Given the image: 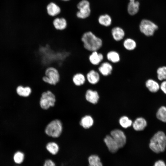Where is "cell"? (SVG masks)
<instances>
[{"label":"cell","mask_w":166,"mask_h":166,"mask_svg":"<svg viewBox=\"0 0 166 166\" xmlns=\"http://www.w3.org/2000/svg\"><path fill=\"white\" fill-rule=\"evenodd\" d=\"M81 41L84 48L91 52L97 51L102 45L101 39L96 36L91 31L84 32L81 36Z\"/></svg>","instance_id":"6da1fadb"},{"label":"cell","mask_w":166,"mask_h":166,"mask_svg":"<svg viewBox=\"0 0 166 166\" xmlns=\"http://www.w3.org/2000/svg\"><path fill=\"white\" fill-rule=\"evenodd\" d=\"M150 149L156 153L164 152L166 149V135L160 130L155 133L150 138L149 143Z\"/></svg>","instance_id":"7a4b0ae2"},{"label":"cell","mask_w":166,"mask_h":166,"mask_svg":"<svg viewBox=\"0 0 166 166\" xmlns=\"http://www.w3.org/2000/svg\"><path fill=\"white\" fill-rule=\"evenodd\" d=\"M45 74L42 80L46 84L55 85L60 81V73L58 70L54 67L51 66L47 68L45 71Z\"/></svg>","instance_id":"3957f363"},{"label":"cell","mask_w":166,"mask_h":166,"mask_svg":"<svg viewBox=\"0 0 166 166\" xmlns=\"http://www.w3.org/2000/svg\"><path fill=\"white\" fill-rule=\"evenodd\" d=\"M63 130L62 124L58 119H55L50 122L46 126L45 132L48 136L53 138L59 137Z\"/></svg>","instance_id":"277c9868"},{"label":"cell","mask_w":166,"mask_h":166,"mask_svg":"<svg viewBox=\"0 0 166 166\" xmlns=\"http://www.w3.org/2000/svg\"><path fill=\"white\" fill-rule=\"evenodd\" d=\"M56 101L55 96L53 92L49 90L43 91L40 97V106L43 109L47 110L54 105Z\"/></svg>","instance_id":"5b68a950"},{"label":"cell","mask_w":166,"mask_h":166,"mask_svg":"<svg viewBox=\"0 0 166 166\" xmlns=\"http://www.w3.org/2000/svg\"><path fill=\"white\" fill-rule=\"evenodd\" d=\"M140 31L147 36H152L158 29V26L152 22L147 19L142 20L140 24Z\"/></svg>","instance_id":"8992f818"},{"label":"cell","mask_w":166,"mask_h":166,"mask_svg":"<svg viewBox=\"0 0 166 166\" xmlns=\"http://www.w3.org/2000/svg\"><path fill=\"white\" fill-rule=\"evenodd\" d=\"M78 11L76 16L80 19H84L88 17L90 15L91 10L89 2L87 0H82L77 5Z\"/></svg>","instance_id":"52a82bcc"},{"label":"cell","mask_w":166,"mask_h":166,"mask_svg":"<svg viewBox=\"0 0 166 166\" xmlns=\"http://www.w3.org/2000/svg\"><path fill=\"white\" fill-rule=\"evenodd\" d=\"M110 134L119 148L124 146L126 143V137L122 131L119 129H115L111 132Z\"/></svg>","instance_id":"ba28073f"},{"label":"cell","mask_w":166,"mask_h":166,"mask_svg":"<svg viewBox=\"0 0 166 166\" xmlns=\"http://www.w3.org/2000/svg\"><path fill=\"white\" fill-rule=\"evenodd\" d=\"M52 25L55 30L63 31L67 28L68 24L66 20L64 18H56L53 20Z\"/></svg>","instance_id":"9c48e42d"},{"label":"cell","mask_w":166,"mask_h":166,"mask_svg":"<svg viewBox=\"0 0 166 166\" xmlns=\"http://www.w3.org/2000/svg\"><path fill=\"white\" fill-rule=\"evenodd\" d=\"M104 141L109 151L111 153L116 152L119 148L117 143L111 136H106Z\"/></svg>","instance_id":"30bf717a"},{"label":"cell","mask_w":166,"mask_h":166,"mask_svg":"<svg viewBox=\"0 0 166 166\" xmlns=\"http://www.w3.org/2000/svg\"><path fill=\"white\" fill-rule=\"evenodd\" d=\"M86 81L91 85H95L99 81L100 77L98 72L93 69L89 70L85 75Z\"/></svg>","instance_id":"8fae6325"},{"label":"cell","mask_w":166,"mask_h":166,"mask_svg":"<svg viewBox=\"0 0 166 166\" xmlns=\"http://www.w3.org/2000/svg\"><path fill=\"white\" fill-rule=\"evenodd\" d=\"M103 54L98 53L97 51L91 52L88 57L89 62L93 65H98L103 60Z\"/></svg>","instance_id":"7c38bea8"},{"label":"cell","mask_w":166,"mask_h":166,"mask_svg":"<svg viewBox=\"0 0 166 166\" xmlns=\"http://www.w3.org/2000/svg\"><path fill=\"white\" fill-rule=\"evenodd\" d=\"M47 14L51 17H55L58 15L61 12L60 7L55 2H51L46 6Z\"/></svg>","instance_id":"4fadbf2b"},{"label":"cell","mask_w":166,"mask_h":166,"mask_svg":"<svg viewBox=\"0 0 166 166\" xmlns=\"http://www.w3.org/2000/svg\"><path fill=\"white\" fill-rule=\"evenodd\" d=\"M85 98L89 102L93 104H97L99 99V96L97 92L91 89H87L85 92Z\"/></svg>","instance_id":"5bb4252c"},{"label":"cell","mask_w":166,"mask_h":166,"mask_svg":"<svg viewBox=\"0 0 166 166\" xmlns=\"http://www.w3.org/2000/svg\"><path fill=\"white\" fill-rule=\"evenodd\" d=\"M147 122L144 118L139 117L133 122L132 126L134 129L137 131H143L147 126Z\"/></svg>","instance_id":"9a60e30c"},{"label":"cell","mask_w":166,"mask_h":166,"mask_svg":"<svg viewBox=\"0 0 166 166\" xmlns=\"http://www.w3.org/2000/svg\"><path fill=\"white\" fill-rule=\"evenodd\" d=\"M145 86L151 93L157 92L160 89V84L152 79H148L145 82Z\"/></svg>","instance_id":"2e32d148"},{"label":"cell","mask_w":166,"mask_h":166,"mask_svg":"<svg viewBox=\"0 0 166 166\" xmlns=\"http://www.w3.org/2000/svg\"><path fill=\"white\" fill-rule=\"evenodd\" d=\"M74 84L77 86L84 85L86 81L85 76L81 73H77L73 76L72 79Z\"/></svg>","instance_id":"e0dca14e"},{"label":"cell","mask_w":166,"mask_h":166,"mask_svg":"<svg viewBox=\"0 0 166 166\" xmlns=\"http://www.w3.org/2000/svg\"><path fill=\"white\" fill-rule=\"evenodd\" d=\"M45 148L49 153L53 156L57 154L60 151L59 145L54 142L48 143L45 145Z\"/></svg>","instance_id":"ac0fdd59"},{"label":"cell","mask_w":166,"mask_h":166,"mask_svg":"<svg viewBox=\"0 0 166 166\" xmlns=\"http://www.w3.org/2000/svg\"><path fill=\"white\" fill-rule=\"evenodd\" d=\"M99 72L103 76H106L110 74L113 70L112 65L108 62H104L98 68Z\"/></svg>","instance_id":"d6986e66"},{"label":"cell","mask_w":166,"mask_h":166,"mask_svg":"<svg viewBox=\"0 0 166 166\" xmlns=\"http://www.w3.org/2000/svg\"><path fill=\"white\" fill-rule=\"evenodd\" d=\"M130 2L128 6L127 10L128 13L131 15L136 14L139 10L140 3L135 0H129Z\"/></svg>","instance_id":"ffe728a7"},{"label":"cell","mask_w":166,"mask_h":166,"mask_svg":"<svg viewBox=\"0 0 166 166\" xmlns=\"http://www.w3.org/2000/svg\"><path fill=\"white\" fill-rule=\"evenodd\" d=\"M111 33L113 39L117 41L122 40L125 35L123 29L119 27L113 28L111 31Z\"/></svg>","instance_id":"44dd1931"},{"label":"cell","mask_w":166,"mask_h":166,"mask_svg":"<svg viewBox=\"0 0 166 166\" xmlns=\"http://www.w3.org/2000/svg\"><path fill=\"white\" fill-rule=\"evenodd\" d=\"M94 122L93 118L90 115H85L82 117L80 121V124L83 128L88 129L90 128Z\"/></svg>","instance_id":"7402d4cb"},{"label":"cell","mask_w":166,"mask_h":166,"mask_svg":"<svg viewBox=\"0 0 166 166\" xmlns=\"http://www.w3.org/2000/svg\"><path fill=\"white\" fill-rule=\"evenodd\" d=\"M32 91L31 88L28 86L24 87L22 86H19L16 89L17 93L19 95L25 97L30 96Z\"/></svg>","instance_id":"603a6c76"},{"label":"cell","mask_w":166,"mask_h":166,"mask_svg":"<svg viewBox=\"0 0 166 166\" xmlns=\"http://www.w3.org/2000/svg\"><path fill=\"white\" fill-rule=\"evenodd\" d=\"M88 166H103L99 157L96 155H92L88 158Z\"/></svg>","instance_id":"cb8c5ba5"},{"label":"cell","mask_w":166,"mask_h":166,"mask_svg":"<svg viewBox=\"0 0 166 166\" xmlns=\"http://www.w3.org/2000/svg\"><path fill=\"white\" fill-rule=\"evenodd\" d=\"M156 117L159 121L166 122V107L164 106H160L156 112Z\"/></svg>","instance_id":"d4e9b609"},{"label":"cell","mask_w":166,"mask_h":166,"mask_svg":"<svg viewBox=\"0 0 166 166\" xmlns=\"http://www.w3.org/2000/svg\"><path fill=\"white\" fill-rule=\"evenodd\" d=\"M98 21L101 25L105 26H109L111 25L112 22L111 17L109 15L107 14L100 16Z\"/></svg>","instance_id":"484cf974"},{"label":"cell","mask_w":166,"mask_h":166,"mask_svg":"<svg viewBox=\"0 0 166 166\" xmlns=\"http://www.w3.org/2000/svg\"><path fill=\"white\" fill-rule=\"evenodd\" d=\"M107 58L109 61L113 63L118 62L120 59L119 54L114 51L109 52L107 54Z\"/></svg>","instance_id":"4316f807"},{"label":"cell","mask_w":166,"mask_h":166,"mask_svg":"<svg viewBox=\"0 0 166 166\" xmlns=\"http://www.w3.org/2000/svg\"><path fill=\"white\" fill-rule=\"evenodd\" d=\"M136 43L133 39L128 38L125 39L123 42V45L125 48L128 50H132L136 47Z\"/></svg>","instance_id":"83f0119b"},{"label":"cell","mask_w":166,"mask_h":166,"mask_svg":"<svg viewBox=\"0 0 166 166\" xmlns=\"http://www.w3.org/2000/svg\"><path fill=\"white\" fill-rule=\"evenodd\" d=\"M157 77L160 81L166 80V66L159 67L157 70Z\"/></svg>","instance_id":"f1b7e54d"},{"label":"cell","mask_w":166,"mask_h":166,"mask_svg":"<svg viewBox=\"0 0 166 166\" xmlns=\"http://www.w3.org/2000/svg\"><path fill=\"white\" fill-rule=\"evenodd\" d=\"M119 122L120 125L124 128H127L130 126L132 124V120L125 116L121 117L119 120Z\"/></svg>","instance_id":"f546056e"},{"label":"cell","mask_w":166,"mask_h":166,"mask_svg":"<svg viewBox=\"0 0 166 166\" xmlns=\"http://www.w3.org/2000/svg\"><path fill=\"white\" fill-rule=\"evenodd\" d=\"M25 159V154L22 152L18 151L16 152L13 156L14 162L17 164H21L22 163Z\"/></svg>","instance_id":"4dcf8cb0"},{"label":"cell","mask_w":166,"mask_h":166,"mask_svg":"<svg viewBox=\"0 0 166 166\" xmlns=\"http://www.w3.org/2000/svg\"><path fill=\"white\" fill-rule=\"evenodd\" d=\"M42 166H56V164L52 160L48 159L45 160Z\"/></svg>","instance_id":"1f68e13d"},{"label":"cell","mask_w":166,"mask_h":166,"mask_svg":"<svg viewBox=\"0 0 166 166\" xmlns=\"http://www.w3.org/2000/svg\"><path fill=\"white\" fill-rule=\"evenodd\" d=\"M160 89L166 95V80L163 81L160 84Z\"/></svg>","instance_id":"d6a6232c"},{"label":"cell","mask_w":166,"mask_h":166,"mask_svg":"<svg viewBox=\"0 0 166 166\" xmlns=\"http://www.w3.org/2000/svg\"><path fill=\"white\" fill-rule=\"evenodd\" d=\"M154 166H166L164 162L162 160H159L156 162Z\"/></svg>","instance_id":"836d02e7"},{"label":"cell","mask_w":166,"mask_h":166,"mask_svg":"<svg viewBox=\"0 0 166 166\" xmlns=\"http://www.w3.org/2000/svg\"><path fill=\"white\" fill-rule=\"evenodd\" d=\"M61 1H69L70 0H61Z\"/></svg>","instance_id":"e575fe53"}]
</instances>
